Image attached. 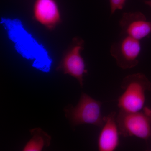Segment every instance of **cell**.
I'll use <instances>...</instances> for the list:
<instances>
[{"label": "cell", "mask_w": 151, "mask_h": 151, "mask_svg": "<svg viewBox=\"0 0 151 151\" xmlns=\"http://www.w3.org/2000/svg\"><path fill=\"white\" fill-rule=\"evenodd\" d=\"M1 22L18 52L27 59L33 60V67L43 72L49 71L52 60L48 52L24 29L21 22L2 18Z\"/></svg>", "instance_id": "cell-1"}, {"label": "cell", "mask_w": 151, "mask_h": 151, "mask_svg": "<svg viewBox=\"0 0 151 151\" xmlns=\"http://www.w3.org/2000/svg\"><path fill=\"white\" fill-rule=\"evenodd\" d=\"M102 104V102L83 93L76 107L68 106L65 110L66 116L73 126L88 124L102 127L105 117L101 112Z\"/></svg>", "instance_id": "cell-3"}, {"label": "cell", "mask_w": 151, "mask_h": 151, "mask_svg": "<svg viewBox=\"0 0 151 151\" xmlns=\"http://www.w3.org/2000/svg\"><path fill=\"white\" fill-rule=\"evenodd\" d=\"M143 110L146 112V113H147L151 117V109L148 107H145Z\"/></svg>", "instance_id": "cell-12"}, {"label": "cell", "mask_w": 151, "mask_h": 151, "mask_svg": "<svg viewBox=\"0 0 151 151\" xmlns=\"http://www.w3.org/2000/svg\"><path fill=\"white\" fill-rule=\"evenodd\" d=\"M116 116V112H112L105 116V122L97 140L98 150L114 151L119 147L120 134Z\"/></svg>", "instance_id": "cell-8"}, {"label": "cell", "mask_w": 151, "mask_h": 151, "mask_svg": "<svg viewBox=\"0 0 151 151\" xmlns=\"http://www.w3.org/2000/svg\"><path fill=\"white\" fill-rule=\"evenodd\" d=\"M111 7V14H113L117 10L124 8L127 0H109Z\"/></svg>", "instance_id": "cell-11"}, {"label": "cell", "mask_w": 151, "mask_h": 151, "mask_svg": "<svg viewBox=\"0 0 151 151\" xmlns=\"http://www.w3.org/2000/svg\"><path fill=\"white\" fill-rule=\"evenodd\" d=\"M145 4L151 8V0H147L145 1Z\"/></svg>", "instance_id": "cell-13"}, {"label": "cell", "mask_w": 151, "mask_h": 151, "mask_svg": "<svg viewBox=\"0 0 151 151\" xmlns=\"http://www.w3.org/2000/svg\"><path fill=\"white\" fill-rule=\"evenodd\" d=\"M84 44V41L81 38H74L58 67V69L65 74L76 78L81 87L83 86L84 76L87 73L85 62L81 55Z\"/></svg>", "instance_id": "cell-6"}, {"label": "cell", "mask_w": 151, "mask_h": 151, "mask_svg": "<svg viewBox=\"0 0 151 151\" xmlns=\"http://www.w3.org/2000/svg\"><path fill=\"white\" fill-rule=\"evenodd\" d=\"M119 23L123 35L140 40L151 34V21L141 12L124 13Z\"/></svg>", "instance_id": "cell-7"}, {"label": "cell", "mask_w": 151, "mask_h": 151, "mask_svg": "<svg viewBox=\"0 0 151 151\" xmlns=\"http://www.w3.org/2000/svg\"><path fill=\"white\" fill-rule=\"evenodd\" d=\"M141 51L140 40L126 35L114 42L110 48V53L117 65L123 69H131L137 65Z\"/></svg>", "instance_id": "cell-5"}, {"label": "cell", "mask_w": 151, "mask_h": 151, "mask_svg": "<svg viewBox=\"0 0 151 151\" xmlns=\"http://www.w3.org/2000/svg\"><path fill=\"white\" fill-rule=\"evenodd\" d=\"M124 92L118 100L120 111L137 112L145 108L146 92L151 90V82L144 73L130 74L124 77L121 85Z\"/></svg>", "instance_id": "cell-2"}, {"label": "cell", "mask_w": 151, "mask_h": 151, "mask_svg": "<svg viewBox=\"0 0 151 151\" xmlns=\"http://www.w3.org/2000/svg\"><path fill=\"white\" fill-rule=\"evenodd\" d=\"M32 138L24 148L23 151H41L47 145H48L50 137L40 129H36L31 131Z\"/></svg>", "instance_id": "cell-10"}, {"label": "cell", "mask_w": 151, "mask_h": 151, "mask_svg": "<svg viewBox=\"0 0 151 151\" xmlns=\"http://www.w3.org/2000/svg\"><path fill=\"white\" fill-rule=\"evenodd\" d=\"M33 14L36 20L49 29H53L60 21L56 0H35Z\"/></svg>", "instance_id": "cell-9"}, {"label": "cell", "mask_w": 151, "mask_h": 151, "mask_svg": "<svg viewBox=\"0 0 151 151\" xmlns=\"http://www.w3.org/2000/svg\"><path fill=\"white\" fill-rule=\"evenodd\" d=\"M116 121L121 136L136 137L145 141L151 139V117L144 110L137 112L120 111Z\"/></svg>", "instance_id": "cell-4"}]
</instances>
